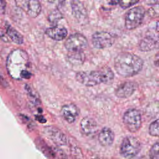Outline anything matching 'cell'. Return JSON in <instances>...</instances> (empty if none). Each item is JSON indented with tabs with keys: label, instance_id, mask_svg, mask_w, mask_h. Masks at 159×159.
<instances>
[{
	"label": "cell",
	"instance_id": "14",
	"mask_svg": "<svg viewBox=\"0 0 159 159\" xmlns=\"http://www.w3.org/2000/svg\"><path fill=\"white\" fill-rule=\"evenodd\" d=\"M80 129L82 134L88 136L96 133L98 126L94 119L89 117H84L80 122Z\"/></svg>",
	"mask_w": 159,
	"mask_h": 159
},
{
	"label": "cell",
	"instance_id": "8",
	"mask_svg": "<svg viewBox=\"0 0 159 159\" xmlns=\"http://www.w3.org/2000/svg\"><path fill=\"white\" fill-rule=\"evenodd\" d=\"M116 36L108 32L98 31L94 32L91 38L93 47L98 49H104L111 47L115 42Z\"/></svg>",
	"mask_w": 159,
	"mask_h": 159
},
{
	"label": "cell",
	"instance_id": "28",
	"mask_svg": "<svg viewBox=\"0 0 159 159\" xmlns=\"http://www.w3.org/2000/svg\"><path fill=\"white\" fill-rule=\"evenodd\" d=\"M0 39L5 42H8L10 40L6 31V29H4L0 27Z\"/></svg>",
	"mask_w": 159,
	"mask_h": 159
},
{
	"label": "cell",
	"instance_id": "6",
	"mask_svg": "<svg viewBox=\"0 0 159 159\" xmlns=\"http://www.w3.org/2000/svg\"><path fill=\"white\" fill-rule=\"evenodd\" d=\"M123 122L127 129L132 133L137 132L142 126V116L136 109H128L123 116Z\"/></svg>",
	"mask_w": 159,
	"mask_h": 159
},
{
	"label": "cell",
	"instance_id": "30",
	"mask_svg": "<svg viewBox=\"0 0 159 159\" xmlns=\"http://www.w3.org/2000/svg\"><path fill=\"white\" fill-rule=\"evenodd\" d=\"M48 1L51 4H53L58 6L63 4L65 0H48Z\"/></svg>",
	"mask_w": 159,
	"mask_h": 159
},
{
	"label": "cell",
	"instance_id": "29",
	"mask_svg": "<svg viewBox=\"0 0 159 159\" xmlns=\"http://www.w3.org/2000/svg\"><path fill=\"white\" fill-rule=\"evenodd\" d=\"M55 155H57L59 159H68L65 153L60 150H57L56 152H55Z\"/></svg>",
	"mask_w": 159,
	"mask_h": 159
},
{
	"label": "cell",
	"instance_id": "16",
	"mask_svg": "<svg viewBox=\"0 0 159 159\" xmlns=\"http://www.w3.org/2000/svg\"><path fill=\"white\" fill-rule=\"evenodd\" d=\"M45 34L54 40L61 41L66 37L68 30L64 27L55 25L47 28L45 30Z\"/></svg>",
	"mask_w": 159,
	"mask_h": 159
},
{
	"label": "cell",
	"instance_id": "27",
	"mask_svg": "<svg viewBox=\"0 0 159 159\" xmlns=\"http://www.w3.org/2000/svg\"><path fill=\"white\" fill-rule=\"evenodd\" d=\"M148 14L151 17H159V3L153 5L148 11Z\"/></svg>",
	"mask_w": 159,
	"mask_h": 159
},
{
	"label": "cell",
	"instance_id": "2",
	"mask_svg": "<svg viewBox=\"0 0 159 159\" xmlns=\"http://www.w3.org/2000/svg\"><path fill=\"white\" fill-rule=\"evenodd\" d=\"M143 65V61L139 56L129 52L119 53L114 61L116 71L124 78L136 75L142 70Z\"/></svg>",
	"mask_w": 159,
	"mask_h": 159
},
{
	"label": "cell",
	"instance_id": "4",
	"mask_svg": "<svg viewBox=\"0 0 159 159\" xmlns=\"http://www.w3.org/2000/svg\"><path fill=\"white\" fill-rule=\"evenodd\" d=\"M141 143L139 140L133 136L125 137L120 147V153L122 157L130 159L135 157L141 150Z\"/></svg>",
	"mask_w": 159,
	"mask_h": 159
},
{
	"label": "cell",
	"instance_id": "11",
	"mask_svg": "<svg viewBox=\"0 0 159 159\" xmlns=\"http://www.w3.org/2000/svg\"><path fill=\"white\" fill-rule=\"evenodd\" d=\"M20 7L23 8L31 17H37L40 13L42 7L39 0H19Z\"/></svg>",
	"mask_w": 159,
	"mask_h": 159
},
{
	"label": "cell",
	"instance_id": "24",
	"mask_svg": "<svg viewBox=\"0 0 159 159\" xmlns=\"http://www.w3.org/2000/svg\"><path fill=\"white\" fill-rule=\"evenodd\" d=\"M150 159H159V141L155 143L149 151Z\"/></svg>",
	"mask_w": 159,
	"mask_h": 159
},
{
	"label": "cell",
	"instance_id": "10",
	"mask_svg": "<svg viewBox=\"0 0 159 159\" xmlns=\"http://www.w3.org/2000/svg\"><path fill=\"white\" fill-rule=\"evenodd\" d=\"M71 12L73 17L81 24L86 23L88 19L87 9L79 0H72L71 2Z\"/></svg>",
	"mask_w": 159,
	"mask_h": 159
},
{
	"label": "cell",
	"instance_id": "7",
	"mask_svg": "<svg viewBox=\"0 0 159 159\" xmlns=\"http://www.w3.org/2000/svg\"><path fill=\"white\" fill-rule=\"evenodd\" d=\"M88 45V42L84 35L80 33L70 35L65 40L64 46L68 52H83Z\"/></svg>",
	"mask_w": 159,
	"mask_h": 159
},
{
	"label": "cell",
	"instance_id": "3",
	"mask_svg": "<svg viewBox=\"0 0 159 159\" xmlns=\"http://www.w3.org/2000/svg\"><path fill=\"white\" fill-rule=\"evenodd\" d=\"M75 78L83 85L91 87L101 83H112L114 79V73L109 66H104L96 70L79 71L76 73Z\"/></svg>",
	"mask_w": 159,
	"mask_h": 159
},
{
	"label": "cell",
	"instance_id": "5",
	"mask_svg": "<svg viewBox=\"0 0 159 159\" xmlns=\"http://www.w3.org/2000/svg\"><path fill=\"white\" fill-rule=\"evenodd\" d=\"M146 11L142 6H138L130 9L125 16L124 24L126 29L132 30L137 28L142 23Z\"/></svg>",
	"mask_w": 159,
	"mask_h": 159
},
{
	"label": "cell",
	"instance_id": "17",
	"mask_svg": "<svg viewBox=\"0 0 159 159\" xmlns=\"http://www.w3.org/2000/svg\"><path fill=\"white\" fill-rule=\"evenodd\" d=\"M115 135L114 132L109 127H104L98 134V141L104 147L111 145L114 140Z\"/></svg>",
	"mask_w": 159,
	"mask_h": 159
},
{
	"label": "cell",
	"instance_id": "33",
	"mask_svg": "<svg viewBox=\"0 0 159 159\" xmlns=\"http://www.w3.org/2000/svg\"><path fill=\"white\" fill-rule=\"evenodd\" d=\"M145 3L148 5H154L157 4L158 0H145Z\"/></svg>",
	"mask_w": 159,
	"mask_h": 159
},
{
	"label": "cell",
	"instance_id": "22",
	"mask_svg": "<svg viewBox=\"0 0 159 159\" xmlns=\"http://www.w3.org/2000/svg\"><path fill=\"white\" fill-rule=\"evenodd\" d=\"M25 89L27 92V96L29 98V100L34 103V104H37L40 103V100H39V98L38 96V95L35 93V92H34L31 88L28 86L27 84L25 85Z\"/></svg>",
	"mask_w": 159,
	"mask_h": 159
},
{
	"label": "cell",
	"instance_id": "18",
	"mask_svg": "<svg viewBox=\"0 0 159 159\" xmlns=\"http://www.w3.org/2000/svg\"><path fill=\"white\" fill-rule=\"evenodd\" d=\"M6 29L7 35L11 41L18 45L22 44L24 42L23 36L16 29L11 25H9Z\"/></svg>",
	"mask_w": 159,
	"mask_h": 159
},
{
	"label": "cell",
	"instance_id": "20",
	"mask_svg": "<svg viewBox=\"0 0 159 159\" xmlns=\"http://www.w3.org/2000/svg\"><path fill=\"white\" fill-rule=\"evenodd\" d=\"M69 53L70 55H68V57L72 63L75 65H81L84 62L85 59V55L83 52Z\"/></svg>",
	"mask_w": 159,
	"mask_h": 159
},
{
	"label": "cell",
	"instance_id": "26",
	"mask_svg": "<svg viewBox=\"0 0 159 159\" xmlns=\"http://www.w3.org/2000/svg\"><path fill=\"white\" fill-rule=\"evenodd\" d=\"M146 110L150 114H157L159 112V101H157L152 102L147 106Z\"/></svg>",
	"mask_w": 159,
	"mask_h": 159
},
{
	"label": "cell",
	"instance_id": "1",
	"mask_svg": "<svg viewBox=\"0 0 159 159\" xmlns=\"http://www.w3.org/2000/svg\"><path fill=\"white\" fill-rule=\"evenodd\" d=\"M30 62L25 51L17 48L13 50L8 55L6 68L9 76L14 80L29 79L32 75L29 70Z\"/></svg>",
	"mask_w": 159,
	"mask_h": 159
},
{
	"label": "cell",
	"instance_id": "12",
	"mask_svg": "<svg viewBox=\"0 0 159 159\" xmlns=\"http://www.w3.org/2000/svg\"><path fill=\"white\" fill-rule=\"evenodd\" d=\"M63 119L68 123H73L80 114V109L74 104H68L62 106L60 111Z\"/></svg>",
	"mask_w": 159,
	"mask_h": 159
},
{
	"label": "cell",
	"instance_id": "31",
	"mask_svg": "<svg viewBox=\"0 0 159 159\" xmlns=\"http://www.w3.org/2000/svg\"><path fill=\"white\" fill-rule=\"evenodd\" d=\"M35 119H36L38 122H40V123H42V124H43V123H45V122H46V120H45V119L44 118V117L40 115V114H39V115L35 116Z\"/></svg>",
	"mask_w": 159,
	"mask_h": 159
},
{
	"label": "cell",
	"instance_id": "19",
	"mask_svg": "<svg viewBox=\"0 0 159 159\" xmlns=\"http://www.w3.org/2000/svg\"><path fill=\"white\" fill-rule=\"evenodd\" d=\"M35 143L39 150H40L47 157L49 158H53L55 157V152L50 148L46 143L42 140V139H37L35 140Z\"/></svg>",
	"mask_w": 159,
	"mask_h": 159
},
{
	"label": "cell",
	"instance_id": "9",
	"mask_svg": "<svg viewBox=\"0 0 159 159\" xmlns=\"http://www.w3.org/2000/svg\"><path fill=\"white\" fill-rule=\"evenodd\" d=\"M44 132L47 136L57 145H66L67 138L60 129L53 126H48L44 128Z\"/></svg>",
	"mask_w": 159,
	"mask_h": 159
},
{
	"label": "cell",
	"instance_id": "34",
	"mask_svg": "<svg viewBox=\"0 0 159 159\" xmlns=\"http://www.w3.org/2000/svg\"><path fill=\"white\" fill-rule=\"evenodd\" d=\"M156 30L159 32V20H158V22H157V24H156Z\"/></svg>",
	"mask_w": 159,
	"mask_h": 159
},
{
	"label": "cell",
	"instance_id": "13",
	"mask_svg": "<svg viewBox=\"0 0 159 159\" xmlns=\"http://www.w3.org/2000/svg\"><path fill=\"white\" fill-rule=\"evenodd\" d=\"M137 85L133 81H125L121 83L115 90V95L119 98H127L135 91Z\"/></svg>",
	"mask_w": 159,
	"mask_h": 159
},
{
	"label": "cell",
	"instance_id": "21",
	"mask_svg": "<svg viewBox=\"0 0 159 159\" xmlns=\"http://www.w3.org/2000/svg\"><path fill=\"white\" fill-rule=\"evenodd\" d=\"M140 0H111L112 4H118L123 9L130 7L137 4Z\"/></svg>",
	"mask_w": 159,
	"mask_h": 159
},
{
	"label": "cell",
	"instance_id": "15",
	"mask_svg": "<svg viewBox=\"0 0 159 159\" xmlns=\"http://www.w3.org/2000/svg\"><path fill=\"white\" fill-rule=\"evenodd\" d=\"M159 46V37L150 34L144 37L139 42V48L141 51L148 52Z\"/></svg>",
	"mask_w": 159,
	"mask_h": 159
},
{
	"label": "cell",
	"instance_id": "23",
	"mask_svg": "<svg viewBox=\"0 0 159 159\" xmlns=\"http://www.w3.org/2000/svg\"><path fill=\"white\" fill-rule=\"evenodd\" d=\"M149 134L153 137H159V119L152 122L148 129Z\"/></svg>",
	"mask_w": 159,
	"mask_h": 159
},
{
	"label": "cell",
	"instance_id": "25",
	"mask_svg": "<svg viewBox=\"0 0 159 159\" xmlns=\"http://www.w3.org/2000/svg\"><path fill=\"white\" fill-rule=\"evenodd\" d=\"M62 18L63 16L61 12L58 10H54L49 14L48 19L51 23H56Z\"/></svg>",
	"mask_w": 159,
	"mask_h": 159
},
{
	"label": "cell",
	"instance_id": "32",
	"mask_svg": "<svg viewBox=\"0 0 159 159\" xmlns=\"http://www.w3.org/2000/svg\"><path fill=\"white\" fill-rule=\"evenodd\" d=\"M154 65L156 66L159 67V51L155 55V57L154 59Z\"/></svg>",
	"mask_w": 159,
	"mask_h": 159
}]
</instances>
